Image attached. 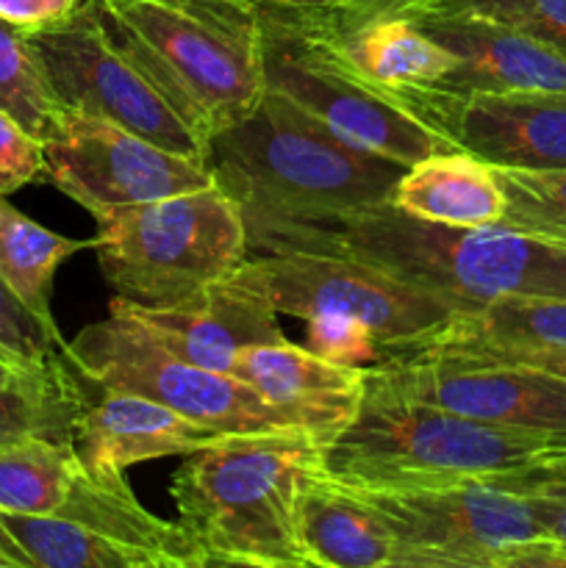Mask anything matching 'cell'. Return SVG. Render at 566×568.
Listing matches in <instances>:
<instances>
[{"mask_svg":"<svg viewBox=\"0 0 566 568\" xmlns=\"http://www.w3.org/2000/svg\"><path fill=\"white\" fill-rule=\"evenodd\" d=\"M0 521L26 549L33 568H139L148 564L122 544L64 519L0 514Z\"/></svg>","mask_w":566,"mask_h":568,"instance_id":"26","label":"cell"},{"mask_svg":"<svg viewBox=\"0 0 566 568\" xmlns=\"http://www.w3.org/2000/svg\"><path fill=\"white\" fill-rule=\"evenodd\" d=\"M92 250L114 297L166 308L231 277L250 258L247 225L220 186L94 216Z\"/></svg>","mask_w":566,"mask_h":568,"instance_id":"6","label":"cell"},{"mask_svg":"<svg viewBox=\"0 0 566 568\" xmlns=\"http://www.w3.org/2000/svg\"><path fill=\"white\" fill-rule=\"evenodd\" d=\"M388 203L449 227L499 225L505 214V197L492 166L461 150L436 153L403 170Z\"/></svg>","mask_w":566,"mask_h":568,"instance_id":"20","label":"cell"},{"mask_svg":"<svg viewBox=\"0 0 566 568\" xmlns=\"http://www.w3.org/2000/svg\"><path fill=\"white\" fill-rule=\"evenodd\" d=\"M83 471L75 444L22 438L0 447V514L61 519Z\"/></svg>","mask_w":566,"mask_h":568,"instance_id":"24","label":"cell"},{"mask_svg":"<svg viewBox=\"0 0 566 568\" xmlns=\"http://www.w3.org/2000/svg\"><path fill=\"white\" fill-rule=\"evenodd\" d=\"M264 89L281 94L350 148L414 166L449 148L397 100L372 87L336 33L311 11L259 0Z\"/></svg>","mask_w":566,"mask_h":568,"instance_id":"7","label":"cell"},{"mask_svg":"<svg viewBox=\"0 0 566 568\" xmlns=\"http://www.w3.org/2000/svg\"><path fill=\"white\" fill-rule=\"evenodd\" d=\"M64 353L92 386L153 399L228 436L303 430L233 375L200 369L166 353L128 316L111 314L83 327L64 344Z\"/></svg>","mask_w":566,"mask_h":568,"instance_id":"9","label":"cell"},{"mask_svg":"<svg viewBox=\"0 0 566 568\" xmlns=\"http://www.w3.org/2000/svg\"><path fill=\"white\" fill-rule=\"evenodd\" d=\"M0 564L14 566V568H33L31 558L26 555V549L14 541V536L3 527V521H0Z\"/></svg>","mask_w":566,"mask_h":568,"instance_id":"40","label":"cell"},{"mask_svg":"<svg viewBox=\"0 0 566 568\" xmlns=\"http://www.w3.org/2000/svg\"><path fill=\"white\" fill-rule=\"evenodd\" d=\"M0 349L20 364H44L64 349L59 331H50L0 281Z\"/></svg>","mask_w":566,"mask_h":568,"instance_id":"32","label":"cell"},{"mask_svg":"<svg viewBox=\"0 0 566 568\" xmlns=\"http://www.w3.org/2000/svg\"><path fill=\"white\" fill-rule=\"evenodd\" d=\"M244 272L270 297L277 316L309 322L338 314L364 322L381 344V358L425 347L461 314L422 288L338 255L261 253L244 261Z\"/></svg>","mask_w":566,"mask_h":568,"instance_id":"10","label":"cell"},{"mask_svg":"<svg viewBox=\"0 0 566 568\" xmlns=\"http://www.w3.org/2000/svg\"><path fill=\"white\" fill-rule=\"evenodd\" d=\"M560 453L564 436L481 425L364 381L355 416L320 447V469L355 491H414L486 483Z\"/></svg>","mask_w":566,"mask_h":568,"instance_id":"3","label":"cell"},{"mask_svg":"<svg viewBox=\"0 0 566 568\" xmlns=\"http://www.w3.org/2000/svg\"><path fill=\"white\" fill-rule=\"evenodd\" d=\"M431 344L566 349V300H497V303L472 311V314H458V320Z\"/></svg>","mask_w":566,"mask_h":568,"instance_id":"25","label":"cell"},{"mask_svg":"<svg viewBox=\"0 0 566 568\" xmlns=\"http://www.w3.org/2000/svg\"><path fill=\"white\" fill-rule=\"evenodd\" d=\"M111 314L137 322L159 347L186 364L231 375L239 353L253 344L281 342L283 331L270 297L244 272V264L225 281L166 308H144L111 300Z\"/></svg>","mask_w":566,"mask_h":568,"instance_id":"15","label":"cell"},{"mask_svg":"<svg viewBox=\"0 0 566 568\" xmlns=\"http://www.w3.org/2000/svg\"><path fill=\"white\" fill-rule=\"evenodd\" d=\"M83 383L64 349L0 383V447L22 438L75 444L78 422L89 405Z\"/></svg>","mask_w":566,"mask_h":568,"instance_id":"22","label":"cell"},{"mask_svg":"<svg viewBox=\"0 0 566 568\" xmlns=\"http://www.w3.org/2000/svg\"><path fill=\"white\" fill-rule=\"evenodd\" d=\"M0 109L9 111L37 139H44L55 116L61 114V103L55 100L28 37L3 20H0Z\"/></svg>","mask_w":566,"mask_h":568,"instance_id":"27","label":"cell"},{"mask_svg":"<svg viewBox=\"0 0 566 568\" xmlns=\"http://www.w3.org/2000/svg\"><path fill=\"white\" fill-rule=\"evenodd\" d=\"M331 31L336 33L338 44L358 67L361 75L386 94L411 87H433L444 81L458 64L449 50L433 42L408 17L383 14L344 28V31H336V28Z\"/></svg>","mask_w":566,"mask_h":568,"instance_id":"21","label":"cell"},{"mask_svg":"<svg viewBox=\"0 0 566 568\" xmlns=\"http://www.w3.org/2000/svg\"><path fill=\"white\" fill-rule=\"evenodd\" d=\"M42 139L33 136L9 111L0 109V197H9L17 189L42 181Z\"/></svg>","mask_w":566,"mask_h":568,"instance_id":"33","label":"cell"},{"mask_svg":"<svg viewBox=\"0 0 566 568\" xmlns=\"http://www.w3.org/2000/svg\"><path fill=\"white\" fill-rule=\"evenodd\" d=\"M231 375L253 388L266 405L286 414L322 444L336 436L358 410L366 366H342L320 358L289 338L242 349Z\"/></svg>","mask_w":566,"mask_h":568,"instance_id":"17","label":"cell"},{"mask_svg":"<svg viewBox=\"0 0 566 568\" xmlns=\"http://www.w3.org/2000/svg\"><path fill=\"white\" fill-rule=\"evenodd\" d=\"M377 568H497V564L444 558V555H425V552H397L392 560H386V564H381Z\"/></svg>","mask_w":566,"mask_h":568,"instance_id":"37","label":"cell"},{"mask_svg":"<svg viewBox=\"0 0 566 568\" xmlns=\"http://www.w3.org/2000/svg\"><path fill=\"white\" fill-rule=\"evenodd\" d=\"M42 150V181L53 183L92 216L216 183L209 161L170 153L87 111L61 109L44 133Z\"/></svg>","mask_w":566,"mask_h":568,"instance_id":"11","label":"cell"},{"mask_svg":"<svg viewBox=\"0 0 566 568\" xmlns=\"http://www.w3.org/2000/svg\"><path fill=\"white\" fill-rule=\"evenodd\" d=\"M497 568H566V549L553 541H533L508 549Z\"/></svg>","mask_w":566,"mask_h":568,"instance_id":"36","label":"cell"},{"mask_svg":"<svg viewBox=\"0 0 566 568\" xmlns=\"http://www.w3.org/2000/svg\"><path fill=\"white\" fill-rule=\"evenodd\" d=\"M250 250L353 258L472 314L497 300H566V247L503 225L449 227L388 200L327 220L247 227Z\"/></svg>","mask_w":566,"mask_h":568,"instance_id":"1","label":"cell"},{"mask_svg":"<svg viewBox=\"0 0 566 568\" xmlns=\"http://www.w3.org/2000/svg\"><path fill=\"white\" fill-rule=\"evenodd\" d=\"M408 9L483 17L566 53V0H422Z\"/></svg>","mask_w":566,"mask_h":568,"instance_id":"29","label":"cell"},{"mask_svg":"<svg viewBox=\"0 0 566 568\" xmlns=\"http://www.w3.org/2000/svg\"><path fill=\"white\" fill-rule=\"evenodd\" d=\"M294 525L305 560L314 568H377L397 555L386 521L361 494L305 471L294 503Z\"/></svg>","mask_w":566,"mask_h":568,"instance_id":"19","label":"cell"},{"mask_svg":"<svg viewBox=\"0 0 566 568\" xmlns=\"http://www.w3.org/2000/svg\"><path fill=\"white\" fill-rule=\"evenodd\" d=\"M366 383L481 425L566 438V381L542 372L420 347L370 364Z\"/></svg>","mask_w":566,"mask_h":568,"instance_id":"12","label":"cell"},{"mask_svg":"<svg viewBox=\"0 0 566 568\" xmlns=\"http://www.w3.org/2000/svg\"><path fill=\"white\" fill-rule=\"evenodd\" d=\"M505 197L499 225L566 247V170H494Z\"/></svg>","mask_w":566,"mask_h":568,"instance_id":"28","label":"cell"},{"mask_svg":"<svg viewBox=\"0 0 566 568\" xmlns=\"http://www.w3.org/2000/svg\"><path fill=\"white\" fill-rule=\"evenodd\" d=\"M61 109L87 111L186 159L209 161L214 131L159 59L81 0L67 20L26 33Z\"/></svg>","mask_w":566,"mask_h":568,"instance_id":"5","label":"cell"},{"mask_svg":"<svg viewBox=\"0 0 566 568\" xmlns=\"http://www.w3.org/2000/svg\"><path fill=\"white\" fill-rule=\"evenodd\" d=\"M453 150L492 170H566V92H455L411 87L388 94Z\"/></svg>","mask_w":566,"mask_h":568,"instance_id":"13","label":"cell"},{"mask_svg":"<svg viewBox=\"0 0 566 568\" xmlns=\"http://www.w3.org/2000/svg\"><path fill=\"white\" fill-rule=\"evenodd\" d=\"M277 3L294 6V9L322 11V14H331V17H350L364 11L366 6H372L375 0H277Z\"/></svg>","mask_w":566,"mask_h":568,"instance_id":"38","label":"cell"},{"mask_svg":"<svg viewBox=\"0 0 566 568\" xmlns=\"http://www.w3.org/2000/svg\"><path fill=\"white\" fill-rule=\"evenodd\" d=\"M203 568H314V566H294V564H270V560H250V558H228V555H203L200 558Z\"/></svg>","mask_w":566,"mask_h":568,"instance_id":"39","label":"cell"},{"mask_svg":"<svg viewBox=\"0 0 566 568\" xmlns=\"http://www.w3.org/2000/svg\"><path fill=\"white\" fill-rule=\"evenodd\" d=\"M139 568H203L200 560H148L139 564Z\"/></svg>","mask_w":566,"mask_h":568,"instance_id":"42","label":"cell"},{"mask_svg":"<svg viewBox=\"0 0 566 568\" xmlns=\"http://www.w3.org/2000/svg\"><path fill=\"white\" fill-rule=\"evenodd\" d=\"M87 247H92V239L81 242L48 231L0 197V281L50 331H59L50 314L55 272L70 255Z\"/></svg>","mask_w":566,"mask_h":568,"instance_id":"23","label":"cell"},{"mask_svg":"<svg viewBox=\"0 0 566 568\" xmlns=\"http://www.w3.org/2000/svg\"><path fill=\"white\" fill-rule=\"evenodd\" d=\"M320 442L305 430L247 433L186 455L170 480L178 525L203 555L311 566L297 541L294 503Z\"/></svg>","mask_w":566,"mask_h":568,"instance_id":"4","label":"cell"},{"mask_svg":"<svg viewBox=\"0 0 566 568\" xmlns=\"http://www.w3.org/2000/svg\"><path fill=\"white\" fill-rule=\"evenodd\" d=\"M26 366H33V364H20V361L11 358L6 349H0V383L11 381V377H14L20 369H26Z\"/></svg>","mask_w":566,"mask_h":568,"instance_id":"41","label":"cell"},{"mask_svg":"<svg viewBox=\"0 0 566 568\" xmlns=\"http://www.w3.org/2000/svg\"><path fill=\"white\" fill-rule=\"evenodd\" d=\"M305 349L342 366H370L381 361V344L370 327L338 314L314 316L305 322Z\"/></svg>","mask_w":566,"mask_h":568,"instance_id":"31","label":"cell"},{"mask_svg":"<svg viewBox=\"0 0 566 568\" xmlns=\"http://www.w3.org/2000/svg\"><path fill=\"white\" fill-rule=\"evenodd\" d=\"M225 438L228 433L198 425L153 399L105 392L100 399H89L81 414L75 449L89 471L125 475L131 466L200 453Z\"/></svg>","mask_w":566,"mask_h":568,"instance_id":"18","label":"cell"},{"mask_svg":"<svg viewBox=\"0 0 566 568\" xmlns=\"http://www.w3.org/2000/svg\"><path fill=\"white\" fill-rule=\"evenodd\" d=\"M192 98L214 136L264 98L259 0H98Z\"/></svg>","mask_w":566,"mask_h":568,"instance_id":"8","label":"cell"},{"mask_svg":"<svg viewBox=\"0 0 566 568\" xmlns=\"http://www.w3.org/2000/svg\"><path fill=\"white\" fill-rule=\"evenodd\" d=\"M427 347L447 349V353H458L475 361H488V364L519 366V369H533L566 381V349H503L477 347V344H427Z\"/></svg>","mask_w":566,"mask_h":568,"instance_id":"34","label":"cell"},{"mask_svg":"<svg viewBox=\"0 0 566 568\" xmlns=\"http://www.w3.org/2000/svg\"><path fill=\"white\" fill-rule=\"evenodd\" d=\"M0 568H14V566H3V564H0Z\"/></svg>","mask_w":566,"mask_h":568,"instance_id":"43","label":"cell"},{"mask_svg":"<svg viewBox=\"0 0 566 568\" xmlns=\"http://www.w3.org/2000/svg\"><path fill=\"white\" fill-rule=\"evenodd\" d=\"M486 483L525 499L544 538L566 549V453L505 471Z\"/></svg>","mask_w":566,"mask_h":568,"instance_id":"30","label":"cell"},{"mask_svg":"<svg viewBox=\"0 0 566 568\" xmlns=\"http://www.w3.org/2000/svg\"><path fill=\"white\" fill-rule=\"evenodd\" d=\"M272 3H277V0H272Z\"/></svg>","mask_w":566,"mask_h":568,"instance_id":"44","label":"cell"},{"mask_svg":"<svg viewBox=\"0 0 566 568\" xmlns=\"http://www.w3.org/2000/svg\"><path fill=\"white\" fill-rule=\"evenodd\" d=\"M416 28L458 59L433 87L455 92H566V53L492 20L449 11L405 9Z\"/></svg>","mask_w":566,"mask_h":568,"instance_id":"16","label":"cell"},{"mask_svg":"<svg viewBox=\"0 0 566 568\" xmlns=\"http://www.w3.org/2000/svg\"><path fill=\"white\" fill-rule=\"evenodd\" d=\"M81 0H0V20L31 33L67 20Z\"/></svg>","mask_w":566,"mask_h":568,"instance_id":"35","label":"cell"},{"mask_svg":"<svg viewBox=\"0 0 566 568\" xmlns=\"http://www.w3.org/2000/svg\"><path fill=\"white\" fill-rule=\"evenodd\" d=\"M209 164L247 227L327 220L381 203L405 170L350 148L270 89L247 116L216 133Z\"/></svg>","mask_w":566,"mask_h":568,"instance_id":"2","label":"cell"},{"mask_svg":"<svg viewBox=\"0 0 566 568\" xmlns=\"http://www.w3.org/2000/svg\"><path fill=\"white\" fill-rule=\"evenodd\" d=\"M355 494L381 514L397 541V552L497 564L508 549L547 541L525 499L483 480L414 491Z\"/></svg>","mask_w":566,"mask_h":568,"instance_id":"14","label":"cell"}]
</instances>
